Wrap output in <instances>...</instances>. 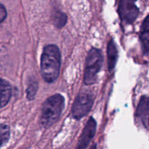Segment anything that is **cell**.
<instances>
[{"instance_id":"6da1fadb","label":"cell","mask_w":149,"mask_h":149,"mask_svg":"<svg viewBox=\"0 0 149 149\" xmlns=\"http://www.w3.org/2000/svg\"><path fill=\"white\" fill-rule=\"evenodd\" d=\"M61 56L58 47L55 45L44 47L41 57V74L45 81H55L59 76Z\"/></svg>"},{"instance_id":"7a4b0ae2","label":"cell","mask_w":149,"mask_h":149,"mask_svg":"<svg viewBox=\"0 0 149 149\" xmlns=\"http://www.w3.org/2000/svg\"><path fill=\"white\" fill-rule=\"evenodd\" d=\"M65 105L64 97L61 94H55L45 100L41 113L40 125L47 128L58 121Z\"/></svg>"},{"instance_id":"3957f363","label":"cell","mask_w":149,"mask_h":149,"mask_svg":"<svg viewBox=\"0 0 149 149\" xmlns=\"http://www.w3.org/2000/svg\"><path fill=\"white\" fill-rule=\"evenodd\" d=\"M103 61V58L100 49L93 47L89 51L84 70V84L91 85L96 82L97 74L101 68Z\"/></svg>"},{"instance_id":"277c9868","label":"cell","mask_w":149,"mask_h":149,"mask_svg":"<svg viewBox=\"0 0 149 149\" xmlns=\"http://www.w3.org/2000/svg\"><path fill=\"white\" fill-rule=\"evenodd\" d=\"M94 103V96L90 91L81 92L77 95L72 108L73 116L80 119L91 110Z\"/></svg>"},{"instance_id":"5b68a950","label":"cell","mask_w":149,"mask_h":149,"mask_svg":"<svg viewBox=\"0 0 149 149\" xmlns=\"http://www.w3.org/2000/svg\"><path fill=\"white\" fill-rule=\"evenodd\" d=\"M137 0H120L119 11L121 19L127 23H132L139 13L138 7L135 5Z\"/></svg>"},{"instance_id":"8992f818","label":"cell","mask_w":149,"mask_h":149,"mask_svg":"<svg viewBox=\"0 0 149 149\" xmlns=\"http://www.w3.org/2000/svg\"><path fill=\"white\" fill-rule=\"evenodd\" d=\"M96 131V122L93 117L90 118L79 141L77 149H85L94 137Z\"/></svg>"},{"instance_id":"52a82bcc","label":"cell","mask_w":149,"mask_h":149,"mask_svg":"<svg viewBox=\"0 0 149 149\" xmlns=\"http://www.w3.org/2000/svg\"><path fill=\"white\" fill-rule=\"evenodd\" d=\"M12 95V87L10 83L0 78V109L4 107L10 101Z\"/></svg>"},{"instance_id":"ba28073f","label":"cell","mask_w":149,"mask_h":149,"mask_svg":"<svg viewBox=\"0 0 149 149\" xmlns=\"http://www.w3.org/2000/svg\"><path fill=\"white\" fill-rule=\"evenodd\" d=\"M137 116L141 119L146 127L148 126V98L147 96L141 97L137 110Z\"/></svg>"},{"instance_id":"9c48e42d","label":"cell","mask_w":149,"mask_h":149,"mask_svg":"<svg viewBox=\"0 0 149 149\" xmlns=\"http://www.w3.org/2000/svg\"><path fill=\"white\" fill-rule=\"evenodd\" d=\"M107 55H108V67L109 70L111 71L115 68L116 61L118 59V50L116 48L114 42L112 39L109 41L108 43L107 47Z\"/></svg>"},{"instance_id":"30bf717a","label":"cell","mask_w":149,"mask_h":149,"mask_svg":"<svg viewBox=\"0 0 149 149\" xmlns=\"http://www.w3.org/2000/svg\"><path fill=\"white\" fill-rule=\"evenodd\" d=\"M141 41L142 44L143 50L145 55H148V42H149V21L148 17H146L143 23L141 32Z\"/></svg>"},{"instance_id":"8fae6325","label":"cell","mask_w":149,"mask_h":149,"mask_svg":"<svg viewBox=\"0 0 149 149\" xmlns=\"http://www.w3.org/2000/svg\"><path fill=\"white\" fill-rule=\"evenodd\" d=\"M52 20H53L54 25L58 29H61L63 27L66 23L67 16L63 13L56 11L52 15Z\"/></svg>"},{"instance_id":"7c38bea8","label":"cell","mask_w":149,"mask_h":149,"mask_svg":"<svg viewBox=\"0 0 149 149\" xmlns=\"http://www.w3.org/2000/svg\"><path fill=\"white\" fill-rule=\"evenodd\" d=\"M10 138V128L7 125L0 124V148L5 144Z\"/></svg>"},{"instance_id":"4fadbf2b","label":"cell","mask_w":149,"mask_h":149,"mask_svg":"<svg viewBox=\"0 0 149 149\" xmlns=\"http://www.w3.org/2000/svg\"><path fill=\"white\" fill-rule=\"evenodd\" d=\"M37 83L36 81H32L30 84L29 85V87L27 89V98L29 100H33L34 98L35 94H36V91H37Z\"/></svg>"},{"instance_id":"5bb4252c","label":"cell","mask_w":149,"mask_h":149,"mask_svg":"<svg viewBox=\"0 0 149 149\" xmlns=\"http://www.w3.org/2000/svg\"><path fill=\"white\" fill-rule=\"evenodd\" d=\"M7 17V11L4 5L0 4V23L4 21Z\"/></svg>"},{"instance_id":"9a60e30c","label":"cell","mask_w":149,"mask_h":149,"mask_svg":"<svg viewBox=\"0 0 149 149\" xmlns=\"http://www.w3.org/2000/svg\"><path fill=\"white\" fill-rule=\"evenodd\" d=\"M90 149H96V145H93Z\"/></svg>"}]
</instances>
